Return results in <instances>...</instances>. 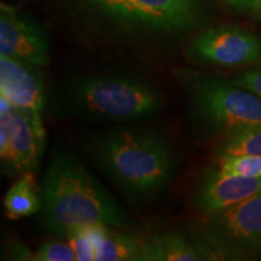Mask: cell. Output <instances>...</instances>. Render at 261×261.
<instances>
[{
  "mask_svg": "<svg viewBox=\"0 0 261 261\" xmlns=\"http://www.w3.org/2000/svg\"><path fill=\"white\" fill-rule=\"evenodd\" d=\"M4 204L11 219L29 217L39 213L41 207L40 185L37 184L33 172H24L12 184L5 195Z\"/></svg>",
  "mask_w": 261,
  "mask_h": 261,
  "instance_id": "obj_13",
  "label": "cell"
},
{
  "mask_svg": "<svg viewBox=\"0 0 261 261\" xmlns=\"http://www.w3.org/2000/svg\"><path fill=\"white\" fill-rule=\"evenodd\" d=\"M37 65L0 56V91L16 108L42 114L46 106L44 79Z\"/></svg>",
  "mask_w": 261,
  "mask_h": 261,
  "instance_id": "obj_10",
  "label": "cell"
},
{
  "mask_svg": "<svg viewBox=\"0 0 261 261\" xmlns=\"http://www.w3.org/2000/svg\"><path fill=\"white\" fill-rule=\"evenodd\" d=\"M232 84L250 91L261 98V69L246 71L241 76L236 77Z\"/></svg>",
  "mask_w": 261,
  "mask_h": 261,
  "instance_id": "obj_18",
  "label": "cell"
},
{
  "mask_svg": "<svg viewBox=\"0 0 261 261\" xmlns=\"http://www.w3.org/2000/svg\"><path fill=\"white\" fill-rule=\"evenodd\" d=\"M260 191L261 177H228L212 171L198 187L194 202L198 211L213 217Z\"/></svg>",
  "mask_w": 261,
  "mask_h": 261,
  "instance_id": "obj_11",
  "label": "cell"
},
{
  "mask_svg": "<svg viewBox=\"0 0 261 261\" xmlns=\"http://www.w3.org/2000/svg\"><path fill=\"white\" fill-rule=\"evenodd\" d=\"M39 220L52 233L69 236L94 224L121 226L127 215L89 168L73 154L58 150L40 182Z\"/></svg>",
  "mask_w": 261,
  "mask_h": 261,
  "instance_id": "obj_2",
  "label": "cell"
},
{
  "mask_svg": "<svg viewBox=\"0 0 261 261\" xmlns=\"http://www.w3.org/2000/svg\"><path fill=\"white\" fill-rule=\"evenodd\" d=\"M218 172L221 175L242 178L261 177V158L247 155H219Z\"/></svg>",
  "mask_w": 261,
  "mask_h": 261,
  "instance_id": "obj_16",
  "label": "cell"
},
{
  "mask_svg": "<svg viewBox=\"0 0 261 261\" xmlns=\"http://www.w3.org/2000/svg\"><path fill=\"white\" fill-rule=\"evenodd\" d=\"M212 255L249 260L261 255V191L214 214L204 230Z\"/></svg>",
  "mask_w": 261,
  "mask_h": 261,
  "instance_id": "obj_5",
  "label": "cell"
},
{
  "mask_svg": "<svg viewBox=\"0 0 261 261\" xmlns=\"http://www.w3.org/2000/svg\"><path fill=\"white\" fill-rule=\"evenodd\" d=\"M46 133L41 114L14 107L0 115V158L11 174L33 172L44 152Z\"/></svg>",
  "mask_w": 261,
  "mask_h": 261,
  "instance_id": "obj_6",
  "label": "cell"
},
{
  "mask_svg": "<svg viewBox=\"0 0 261 261\" xmlns=\"http://www.w3.org/2000/svg\"><path fill=\"white\" fill-rule=\"evenodd\" d=\"M64 112L83 121L123 125L158 115L163 97L148 80L123 73L81 75L61 92Z\"/></svg>",
  "mask_w": 261,
  "mask_h": 261,
  "instance_id": "obj_3",
  "label": "cell"
},
{
  "mask_svg": "<svg viewBox=\"0 0 261 261\" xmlns=\"http://www.w3.org/2000/svg\"><path fill=\"white\" fill-rule=\"evenodd\" d=\"M260 52L261 44L255 35L230 25L200 33L189 48L196 60L223 67L250 64L259 58Z\"/></svg>",
  "mask_w": 261,
  "mask_h": 261,
  "instance_id": "obj_7",
  "label": "cell"
},
{
  "mask_svg": "<svg viewBox=\"0 0 261 261\" xmlns=\"http://www.w3.org/2000/svg\"><path fill=\"white\" fill-rule=\"evenodd\" d=\"M188 94L189 110L207 136L261 125V98L234 84L190 70L177 71Z\"/></svg>",
  "mask_w": 261,
  "mask_h": 261,
  "instance_id": "obj_4",
  "label": "cell"
},
{
  "mask_svg": "<svg viewBox=\"0 0 261 261\" xmlns=\"http://www.w3.org/2000/svg\"><path fill=\"white\" fill-rule=\"evenodd\" d=\"M107 226L97 244L96 260L120 261L135 259L142 243L130 234L116 232Z\"/></svg>",
  "mask_w": 261,
  "mask_h": 261,
  "instance_id": "obj_14",
  "label": "cell"
},
{
  "mask_svg": "<svg viewBox=\"0 0 261 261\" xmlns=\"http://www.w3.org/2000/svg\"><path fill=\"white\" fill-rule=\"evenodd\" d=\"M35 261H73L76 260V254L69 241H47L42 243L38 252L34 254Z\"/></svg>",
  "mask_w": 261,
  "mask_h": 261,
  "instance_id": "obj_17",
  "label": "cell"
},
{
  "mask_svg": "<svg viewBox=\"0 0 261 261\" xmlns=\"http://www.w3.org/2000/svg\"><path fill=\"white\" fill-rule=\"evenodd\" d=\"M218 154L261 158V125L242 126L227 132Z\"/></svg>",
  "mask_w": 261,
  "mask_h": 261,
  "instance_id": "obj_15",
  "label": "cell"
},
{
  "mask_svg": "<svg viewBox=\"0 0 261 261\" xmlns=\"http://www.w3.org/2000/svg\"><path fill=\"white\" fill-rule=\"evenodd\" d=\"M250 8H252V10L255 14L261 15V0H252Z\"/></svg>",
  "mask_w": 261,
  "mask_h": 261,
  "instance_id": "obj_21",
  "label": "cell"
},
{
  "mask_svg": "<svg viewBox=\"0 0 261 261\" xmlns=\"http://www.w3.org/2000/svg\"><path fill=\"white\" fill-rule=\"evenodd\" d=\"M225 3H227L228 5L233 6L234 9L237 10H243L248 8V6H250V3H252V0H224Z\"/></svg>",
  "mask_w": 261,
  "mask_h": 261,
  "instance_id": "obj_20",
  "label": "cell"
},
{
  "mask_svg": "<svg viewBox=\"0 0 261 261\" xmlns=\"http://www.w3.org/2000/svg\"><path fill=\"white\" fill-rule=\"evenodd\" d=\"M84 148L94 166L129 203L143 204L154 200L174 177V152L156 129L106 127L87 133Z\"/></svg>",
  "mask_w": 261,
  "mask_h": 261,
  "instance_id": "obj_1",
  "label": "cell"
},
{
  "mask_svg": "<svg viewBox=\"0 0 261 261\" xmlns=\"http://www.w3.org/2000/svg\"><path fill=\"white\" fill-rule=\"evenodd\" d=\"M0 54L41 67L50 61L45 32L14 6H0Z\"/></svg>",
  "mask_w": 261,
  "mask_h": 261,
  "instance_id": "obj_8",
  "label": "cell"
},
{
  "mask_svg": "<svg viewBox=\"0 0 261 261\" xmlns=\"http://www.w3.org/2000/svg\"><path fill=\"white\" fill-rule=\"evenodd\" d=\"M89 2L107 11L108 14H112L113 16L121 18L126 0H89Z\"/></svg>",
  "mask_w": 261,
  "mask_h": 261,
  "instance_id": "obj_19",
  "label": "cell"
},
{
  "mask_svg": "<svg viewBox=\"0 0 261 261\" xmlns=\"http://www.w3.org/2000/svg\"><path fill=\"white\" fill-rule=\"evenodd\" d=\"M197 0H126L123 21L160 32H181L198 23Z\"/></svg>",
  "mask_w": 261,
  "mask_h": 261,
  "instance_id": "obj_9",
  "label": "cell"
},
{
  "mask_svg": "<svg viewBox=\"0 0 261 261\" xmlns=\"http://www.w3.org/2000/svg\"><path fill=\"white\" fill-rule=\"evenodd\" d=\"M203 256L182 234L167 232L142 243L133 261H197Z\"/></svg>",
  "mask_w": 261,
  "mask_h": 261,
  "instance_id": "obj_12",
  "label": "cell"
}]
</instances>
